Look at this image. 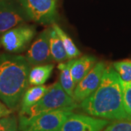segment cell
I'll list each match as a JSON object with an SVG mask.
<instances>
[{
    "instance_id": "6da1fadb",
    "label": "cell",
    "mask_w": 131,
    "mask_h": 131,
    "mask_svg": "<svg viewBox=\"0 0 131 131\" xmlns=\"http://www.w3.org/2000/svg\"><path fill=\"white\" fill-rule=\"evenodd\" d=\"M80 108L91 116L105 119H131L123 103V81L113 67H106L93 93L81 101Z\"/></svg>"
},
{
    "instance_id": "7a4b0ae2",
    "label": "cell",
    "mask_w": 131,
    "mask_h": 131,
    "mask_svg": "<svg viewBox=\"0 0 131 131\" xmlns=\"http://www.w3.org/2000/svg\"><path fill=\"white\" fill-rule=\"evenodd\" d=\"M31 64L26 58L13 53L0 54V100L15 108L28 88Z\"/></svg>"
},
{
    "instance_id": "3957f363",
    "label": "cell",
    "mask_w": 131,
    "mask_h": 131,
    "mask_svg": "<svg viewBox=\"0 0 131 131\" xmlns=\"http://www.w3.org/2000/svg\"><path fill=\"white\" fill-rule=\"evenodd\" d=\"M78 105L74 98L66 93L58 82L50 86L49 90L39 101L20 114L34 117L39 114L53 111H72Z\"/></svg>"
},
{
    "instance_id": "277c9868",
    "label": "cell",
    "mask_w": 131,
    "mask_h": 131,
    "mask_svg": "<svg viewBox=\"0 0 131 131\" xmlns=\"http://www.w3.org/2000/svg\"><path fill=\"white\" fill-rule=\"evenodd\" d=\"M71 111H53L42 113L34 117L20 114V131H59Z\"/></svg>"
},
{
    "instance_id": "5b68a950",
    "label": "cell",
    "mask_w": 131,
    "mask_h": 131,
    "mask_svg": "<svg viewBox=\"0 0 131 131\" xmlns=\"http://www.w3.org/2000/svg\"><path fill=\"white\" fill-rule=\"evenodd\" d=\"M36 35L33 26L21 24L4 33L0 37V45L9 53L24 51Z\"/></svg>"
},
{
    "instance_id": "8992f818",
    "label": "cell",
    "mask_w": 131,
    "mask_h": 131,
    "mask_svg": "<svg viewBox=\"0 0 131 131\" xmlns=\"http://www.w3.org/2000/svg\"><path fill=\"white\" fill-rule=\"evenodd\" d=\"M56 0H18L28 20L38 24H54L56 18Z\"/></svg>"
},
{
    "instance_id": "52a82bcc",
    "label": "cell",
    "mask_w": 131,
    "mask_h": 131,
    "mask_svg": "<svg viewBox=\"0 0 131 131\" xmlns=\"http://www.w3.org/2000/svg\"><path fill=\"white\" fill-rule=\"evenodd\" d=\"M28 17L18 0H0V37L12 28L24 24Z\"/></svg>"
},
{
    "instance_id": "ba28073f",
    "label": "cell",
    "mask_w": 131,
    "mask_h": 131,
    "mask_svg": "<svg viewBox=\"0 0 131 131\" xmlns=\"http://www.w3.org/2000/svg\"><path fill=\"white\" fill-rule=\"evenodd\" d=\"M106 66L103 62H98L89 72L75 86L73 98L77 102H81L98 88L101 82Z\"/></svg>"
},
{
    "instance_id": "9c48e42d",
    "label": "cell",
    "mask_w": 131,
    "mask_h": 131,
    "mask_svg": "<svg viewBox=\"0 0 131 131\" xmlns=\"http://www.w3.org/2000/svg\"><path fill=\"white\" fill-rule=\"evenodd\" d=\"M108 123L105 119L71 113L59 131H102Z\"/></svg>"
},
{
    "instance_id": "30bf717a",
    "label": "cell",
    "mask_w": 131,
    "mask_h": 131,
    "mask_svg": "<svg viewBox=\"0 0 131 131\" xmlns=\"http://www.w3.org/2000/svg\"><path fill=\"white\" fill-rule=\"evenodd\" d=\"M50 28L39 34L26 54V59L31 66L46 64L52 61L49 41Z\"/></svg>"
},
{
    "instance_id": "8fae6325",
    "label": "cell",
    "mask_w": 131,
    "mask_h": 131,
    "mask_svg": "<svg viewBox=\"0 0 131 131\" xmlns=\"http://www.w3.org/2000/svg\"><path fill=\"white\" fill-rule=\"evenodd\" d=\"M96 63V58L91 56H84L78 59H72L70 71L75 84H77Z\"/></svg>"
},
{
    "instance_id": "7c38bea8",
    "label": "cell",
    "mask_w": 131,
    "mask_h": 131,
    "mask_svg": "<svg viewBox=\"0 0 131 131\" xmlns=\"http://www.w3.org/2000/svg\"><path fill=\"white\" fill-rule=\"evenodd\" d=\"M50 86L36 85L27 88L21 98V110L20 114H23L31 106L39 101L45 95Z\"/></svg>"
},
{
    "instance_id": "4fadbf2b",
    "label": "cell",
    "mask_w": 131,
    "mask_h": 131,
    "mask_svg": "<svg viewBox=\"0 0 131 131\" xmlns=\"http://www.w3.org/2000/svg\"><path fill=\"white\" fill-rule=\"evenodd\" d=\"M54 69L53 64H41L35 66L30 69L28 82L32 85H43L51 76Z\"/></svg>"
},
{
    "instance_id": "5bb4252c",
    "label": "cell",
    "mask_w": 131,
    "mask_h": 131,
    "mask_svg": "<svg viewBox=\"0 0 131 131\" xmlns=\"http://www.w3.org/2000/svg\"><path fill=\"white\" fill-rule=\"evenodd\" d=\"M50 48L52 59L56 62L62 63L68 59L63 45L61 39L53 28H50L49 34Z\"/></svg>"
},
{
    "instance_id": "9a60e30c",
    "label": "cell",
    "mask_w": 131,
    "mask_h": 131,
    "mask_svg": "<svg viewBox=\"0 0 131 131\" xmlns=\"http://www.w3.org/2000/svg\"><path fill=\"white\" fill-rule=\"evenodd\" d=\"M72 59L66 63H60L58 66V69L60 71V80L59 83L66 93L73 97L76 84L74 82L71 74V65Z\"/></svg>"
},
{
    "instance_id": "2e32d148",
    "label": "cell",
    "mask_w": 131,
    "mask_h": 131,
    "mask_svg": "<svg viewBox=\"0 0 131 131\" xmlns=\"http://www.w3.org/2000/svg\"><path fill=\"white\" fill-rule=\"evenodd\" d=\"M52 28L58 34L62 41L68 59H74L81 55V52L75 45L71 37L57 24H52Z\"/></svg>"
},
{
    "instance_id": "e0dca14e",
    "label": "cell",
    "mask_w": 131,
    "mask_h": 131,
    "mask_svg": "<svg viewBox=\"0 0 131 131\" xmlns=\"http://www.w3.org/2000/svg\"><path fill=\"white\" fill-rule=\"evenodd\" d=\"M113 68L124 82L131 81V60L118 61L113 64Z\"/></svg>"
},
{
    "instance_id": "ac0fdd59",
    "label": "cell",
    "mask_w": 131,
    "mask_h": 131,
    "mask_svg": "<svg viewBox=\"0 0 131 131\" xmlns=\"http://www.w3.org/2000/svg\"><path fill=\"white\" fill-rule=\"evenodd\" d=\"M103 131H131V119H118L109 122Z\"/></svg>"
},
{
    "instance_id": "d6986e66",
    "label": "cell",
    "mask_w": 131,
    "mask_h": 131,
    "mask_svg": "<svg viewBox=\"0 0 131 131\" xmlns=\"http://www.w3.org/2000/svg\"><path fill=\"white\" fill-rule=\"evenodd\" d=\"M17 119L14 116L0 118V131H18Z\"/></svg>"
},
{
    "instance_id": "ffe728a7",
    "label": "cell",
    "mask_w": 131,
    "mask_h": 131,
    "mask_svg": "<svg viewBox=\"0 0 131 131\" xmlns=\"http://www.w3.org/2000/svg\"><path fill=\"white\" fill-rule=\"evenodd\" d=\"M123 103L126 112L131 116V81L123 82Z\"/></svg>"
},
{
    "instance_id": "44dd1931",
    "label": "cell",
    "mask_w": 131,
    "mask_h": 131,
    "mask_svg": "<svg viewBox=\"0 0 131 131\" xmlns=\"http://www.w3.org/2000/svg\"><path fill=\"white\" fill-rule=\"evenodd\" d=\"M10 113H11V110L9 109L6 105H4L3 103L0 102V118L9 116Z\"/></svg>"
}]
</instances>
